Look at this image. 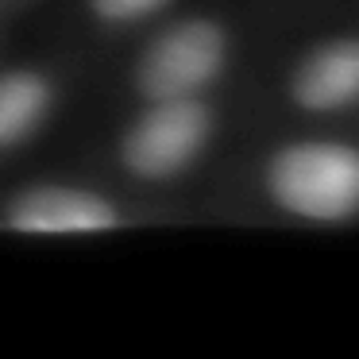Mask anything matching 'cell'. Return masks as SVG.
I'll return each instance as SVG.
<instances>
[{
  "label": "cell",
  "mask_w": 359,
  "mask_h": 359,
  "mask_svg": "<svg viewBox=\"0 0 359 359\" xmlns=\"http://www.w3.org/2000/svg\"><path fill=\"white\" fill-rule=\"evenodd\" d=\"M290 93L309 112H336L359 101V39H336L317 47L294 70Z\"/></svg>",
  "instance_id": "5"
},
{
  "label": "cell",
  "mask_w": 359,
  "mask_h": 359,
  "mask_svg": "<svg viewBox=\"0 0 359 359\" xmlns=\"http://www.w3.org/2000/svg\"><path fill=\"white\" fill-rule=\"evenodd\" d=\"M212 132V116L201 101H151V109L128 128L120 143V158L140 178H174L205 151Z\"/></svg>",
  "instance_id": "3"
},
{
  "label": "cell",
  "mask_w": 359,
  "mask_h": 359,
  "mask_svg": "<svg viewBox=\"0 0 359 359\" xmlns=\"http://www.w3.org/2000/svg\"><path fill=\"white\" fill-rule=\"evenodd\" d=\"M274 205L313 224L359 217V151L348 143H290L266 166Z\"/></svg>",
  "instance_id": "1"
},
{
  "label": "cell",
  "mask_w": 359,
  "mask_h": 359,
  "mask_svg": "<svg viewBox=\"0 0 359 359\" xmlns=\"http://www.w3.org/2000/svg\"><path fill=\"white\" fill-rule=\"evenodd\" d=\"M8 228L27 236H93L120 224V212L109 197L74 186L24 189L8 201Z\"/></svg>",
  "instance_id": "4"
},
{
  "label": "cell",
  "mask_w": 359,
  "mask_h": 359,
  "mask_svg": "<svg viewBox=\"0 0 359 359\" xmlns=\"http://www.w3.org/2000/svg\"><path fill=\"white\" fill-rule=\"evenodd\" d=\"M55 104V89L35 70L0 74V147L24 143L35 128L47 120Z\"/></svg>",
  "instance_id": "6"
},
{
  "label": "cell",
  "mask_w": 359,
  "mask_h": 359,
  "mask_svg": "<svg viewBox=\"0 0 359 359\" xmlns=\"http://www.w3.org/2000/svg\"><path fill=\"white\" fill-rule=\"evenodd\" d=\"M166 0H89V8L104 20V24H132L151 12H158Z\"/></svg>",
  "instance_id": "7"
},
{
  "label": "cell",
  "mask_w": 359,
  "mask_h": 359,
  "mask_svg": "<svg viewBox=\"0 0 359 359\" xmlns=\"http://www.w3.org/2000/svg\"><path fill=\"white\" fill-rule=\"evenodd\" d=\"M228 39L212 20H186L163 32L135 66V86L147 101L194 97L220 78Z\"/></svg>",
  "instance_id": "2"
}]
</instances>
